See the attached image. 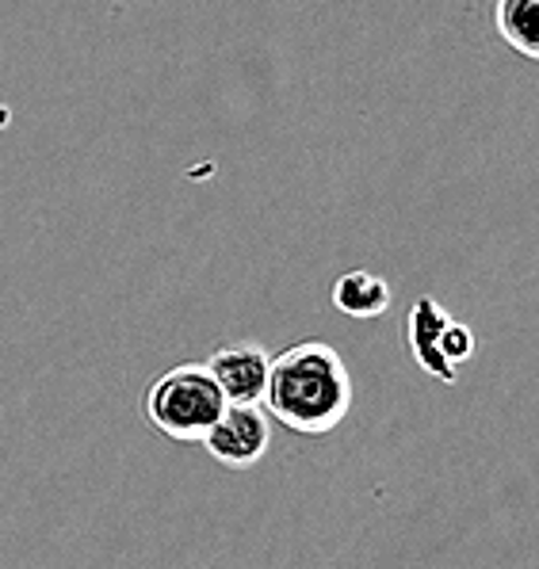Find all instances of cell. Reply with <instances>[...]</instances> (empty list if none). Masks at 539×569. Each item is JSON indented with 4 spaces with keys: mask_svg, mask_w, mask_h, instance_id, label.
<instances>
[{
    "mask_svg": "<svg viewBox=\"0 0 539 569\" xmlns=\"http://www.w3.org/2000/svg\"><path fill=\"white\" fill-rule=\"evenodd\" d=\"M264 409L291 432H333L352 409V375L345 356L326 340H302L287 348L268 371Z\"/></svg>",
    "mask_w": 539,
    "mask_h": 569,
    "instance_id": "obj_1",
    "label": "cell"
},
{
    "mask_svg": "<svg viewBox=\"0 0 539 569\" xmlns=\"http://www.w3.org/2000/svg\"><path fill=\"white\" fill-rule=\"evenodd\" d=\"M448 326H451V313L437 299L421 295V299L410 306V313H406V348H410L413 363L421 367L429 379L445 382V387H456L459 371L448 367L445 356H440V337H445Z\"/></svg>",
    "mask_w": 539,
    "mask_h": 569,
    "instance_id": "obj_5",
    "label": "cell"
},
{
    "mask_svg": "<svg viewBox=\"0 0 539 569\" xmlns=\"http://www.w3.org/2000/svg\"><path fill=\"white\" fill-rule=\"evenodd\" d=\"M226 398L199 363H180L161 375L146 398V413L172 440H203L211 425L222 417Z\"/></svg>",
    "mask_w": 539,
    "mask_h": 569,
    "instance_id": "obj_2",
    "label": "cell"
},
{
    "mask_svg": "<svg viewBox=\"0 0 539 569\" xmlns=\"http://www.w3.org/2000/svg\"><path fill=\"white\" fill-rule=\"evenodd\" d=\"M440 356H445V363L456 367V371L463 363H471V356H475V332H471V326H463V321L451 318V326L445 329V337H440Z\"/></svg>",
    "mask_w": 539,
    "mask_h": 569,
    "instance_id": "obj_8",
    "label": "cell"
},
{
    "mask_svg": "<svg viewBox=\"0 0 539 569\" xmlns=\"http://www.w3.org/2000/svg\"><path fill=\"white\" fill-rule=\"evenodd\" d=\"M203 443L222 467L246 470L264 459L268 443H272V425L260 406H226L211 432L203 436Z\"/></svg>",
    "mask_w": 539,
    "mask_h": 569,
    "instance_id": "obj_3",
    "label": "cell"
},
{
    "mask_svg": "<svg viewBox=\"0 0 539 569\" xmlns=\"http://www.w3.org/2000/svg\"><path fill=\"white\" fill-rule=\"evenodd\" d=\"M493 28L520 58L539 61V0H498Z\"/></svg>",
    "mask_w": 539,
    "mask_h": 569,
    "instance_id": "obj_7",
    "label": "cell"
},
{
    "mask_svg": "<svg viewBox=\"0 0 539 569\" xmlns=\"http://www.w3.org/2000/svg\"><path fill=\"white\" fill-rule=\"evenodd\" d=\"M203 367L214 387L222 390L226 406H260L264 401L272 356L260 345H226Z\"/></svg>",
    "mask_w": 539,
    "mask_h": 569,
    "instance_id": "obj_4",
    "label": "cell"
},
{
    "mask_svg": "<svg viewBox=\"0 0 539 569\" xmlns=\"http://www.w3.org/2000/svg\"><path fill=\"white\" fill-rule=\"evenodd\" d=\"M333 306L345 313V318L371 321L390 310V283L379 276V271L352 268L333 283Z\"/></svg>",
    "mask_w": 539,
    "mask_h": 569,
    "instance_id": "obj_6",
    "label": "cell"
}]
</instances>
